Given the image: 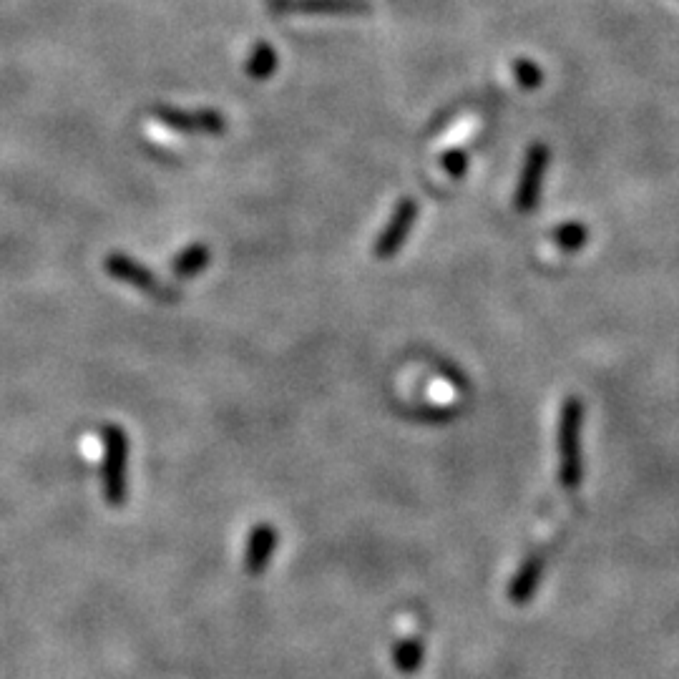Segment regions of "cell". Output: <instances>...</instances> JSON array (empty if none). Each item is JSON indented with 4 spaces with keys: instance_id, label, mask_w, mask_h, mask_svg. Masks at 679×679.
Returning <instances> with one entry per match:
<instances>
[{
    "instance_id": "cell-10",
    "label": "cell",
    "mask_w": 679,
    "mask_h": 679,
    "mask_svg": "<svg viewBox=\"0 0 679 679\" xmlns=\"http://www.w3.org/2000/svg\"><path fill=\"white\" fill-rule=\"evenodd\" d=\"M209 257H212L209 247H204V244H192V247L184 249L177 260H174L172 265L174 275H177L179 280H189V277L199 275V272L209 265Z\"/></svg>"
},
{
    "instance_id": "cell-15",
    "label": "cell",
    "mask_w": 679,
    "mask_h": 679,
    "mask_svg": "<svg viewBox=\"0 0 679 679\" xmlns=\"http://www.w3.org/2000/svg\"><path fill=\"white\" fill-rule=\"evenodd\" d=\"M441 166L446 169L448 174H451V177L461 179L468 169V159H466V154H463V151H448V154H443Z\"/></svg>"
},
{
    "instance_id": "cell-12",
    "label": "cell",
    "mask_w": 679,
    "mask_h": 679,
    "mask_svg": "<svg viewBox=\"0 0 679 679\" xmlns=\"http://www.w3.org/2000/svg\"><path fill=\"white\" fill-rule=\"evenodd\" d=\"M244 71H247L249 78H257V81H262V78H270L272 73L277 71L275 48H272L270 43H260V46L252 51V56H249Z\"/></svg>"
},
{
    "instance_id": "cell-13",
    "label": "cell",
    "mask_w": 679,
    "mask_h": 679,
    "mask_svg": "<svg viewBox=\"0 0 679 679\" xmlns=\"http://www.w3.org/2000/svg\"><path fill=\"white\" fill-rule=\"evenodd\" d=\"M586 237H589V232H586L584 224L579 222H566L554 232V242L559 244L564 252H576V249L584 247Z\"/></svg>"
},
{
    "instance_id": "cell-8",
    "label": "cell",
    "mask_w": 679,
    "mask_h": 679,
    "mask_svg": "<svg viewBox=\"0 0 679 679\" xmlns=\"http://www.w3.org/2000/svg\"><path fill=\"white\" fill-rule=\"evenodd\" d=\"M277 531L270 524H257L247 539V549H244V571L249 576L265 574L270 566L272 556L277 551Z\"/></svg>"
},
{
    "instance_id": "cell-2",
    "label": "cell",
    "mask_w": 679,
    "mask_h": 679,
    "mask_svg": "<svg viewBox=\"0 0 679 679\" xmlns=\"http://www.w3.org/2000/svg\"><path fill=\"white\" fill-rule=\"evenodd\" d=\"M104 265L111 277H116L119 282H126V285L136 287V290L146 292V295L156 297V300H161V302L179 300L177 292L169 290V287H166L164 282L154 275V272L146 270L141 262H136L134 257H129V254H111V257H106Z\"/></svg>"
},
{
    "instance_id": "cell-5",
    "label": "cell",
    "mask_w": 679,
    "mask_h": 679,
    "mask_svg": "<svg viewBox=\"0 0 679 679\" xmlns=\"http://www.w3.org/2000/svg\"><path fill=\"white\" fill-rule=\"evenodd\" d=\"M415 219H418V204L415 199H403V202L395 207L393 217L385 224V229L380 232L378 242H375V257L380 260H390L400 252V247L405 244L408 234L413 232Z\"/></svg>"
},
{
    "instance_id": "cell-7",
    "label": "cell",
    "mask_w": 679,
    "mask_h": 679,
    "mask_svg": "<svg viewBox=\"0 0 679 679\" xmlns=\"http://www.w3.org/2000/svg\"><path fill=\"white\" fill-rule=\"evenodd\" d=\"M282 13H312V16H363L370 13L365 0H275Z\"/></svg>"
},
{
    "instance_id": "cell-6",
    "label": "cell",
    "mask_w": 679,
    "mask_h": 679,
    "mask_svg": "<svg viewBox=\"0 0 679 679\" xmlns=\"http://www.w3.org/2000/svg\"><path fill=\"white\" fill-rule=\"evenodd\" d=\"M161 124L172 126L187 134H222L227 129V121L217 111H182V109H156Z\"/></svg>"
},
{
    "instance_id": "cell-14",
    "label": "cell",
    "mask_w": 679,
    "mask_h": 679,
    "mask_svg": "<svg viewBox=\"0 0 679 679\" xmlns=\"http://www.w3.org/2000/svg\"><path fill=\"white\" fill-rule=\"evenodd\" d=\"M514 76L524 91H536L544 83V73H541V68L531 58H516Z\"/></svg>"
},
{
    "instance_id": "cell-1",
    "label": "cell",
    "mask_w": 679,
    "mask_h": 679,
    "mask_svg": "<svg viewBox=\"0 0 679 679\" xmlns=\"http://www.w3.org/2000/svg\"><path fill=\"white\" fill-rule=\"evenodd\" d=\"M104 441V498L109 506L121 508L129 498V436L121 426H106L101 433Z\"/></svg>"
},
{
    "instance_id": "cell-4",
    "label": "cell",
    "mask_w": 679,
    "mask_h": 679,
    "mask_svg": "<svg viewBox=\"0 0 679 679\" xmlns=\"http://www.w3.org/2000/svg\"><path fill=\"white\" fill-rule=\"evenodd\" d=\"M549 159L551 151L546 144H534L526 151L524 172H521L519 189H516V209H519V212H534L536 204H539L541 182H544Z\"/></svg>"
},
{
    "instance_id": "cell-3",
    "label": "cell",
    "mask_w": 679,
    "mask_h": 679,
    "mask_svg": "<svg viewBox=\"0 0 679 679\" xmlns=\"http://www.w3.org/2000/svg\"><path fill=\"white\" fill-rule=\"evenodd\" d=\"M579 426H581V408L579 400H566L561 410V428H559V453H561V481L566 488H576L581 476L579 468Z\"/></svg>"
},
{
    "instance_id": "cell-11",
    "label": "cell",
    "mask_w": 679,
    "mask_h": 679,
    "mask_svg": "<svg viewBox=\"0 0 679 679\" xmlns=\"http://www.w3.org/2000/svg\"><path fill=\"white\" fill-rule=\"evenodd\" d=\"M423 654H426V649H423V642H420L418 637L400 639L393 649L395 667H398V672H403V674L418 672V667L423 664Z\"/></svg>"
},
{
    "instance_id": "cell-9",
    "label": "cell",
    "mask_w": 679,
    "mask_h": 679,
    "mask_svg": "<svg viewBox=\"0 0 679 679\" xmlns=\"http://www.w3.org/2000/svg\"><path fill=\"white\" fill-rule=\"evenodd\" d=\"M541 571H544V564H541L539 556H534V559H526L524 566L519 569V574H516L514 581H511L508 597L514 599L516 604L529 602V599L534 597L536 586H539Z\"/></svg>"
}]
</instances>
